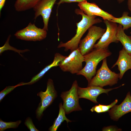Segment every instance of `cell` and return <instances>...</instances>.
I'll return each instance as SVG.
<instances>
[{"instance_id": "6da1fadb", "label": "cell", "mask_w": 131, "mask_h": 131, "mask_svg": "<svg viewBox=\"0 0 131 131\" xmlns=\"http://www.w3.org/2000/svg\"><path fill=\"white\" fill-rule=\"evenodd\" d=\"M75 12L77 15H81L82 18L80 22L76 23L77 29L75 36L65 43L61 42L58 46V48H64L65 51L70 50L71 52L78 49L81 39L87 30L94 24L102 21L96 16H90L86 14L80 9H75Z\"/></svg>"}, {"instance_id": "7a4b0ae2", "label": "cell", "mask_w": 131, "mask_h": 131, "mask_svg": "<svg viewBox=\"0 0 131 131\" xmlns=\"http://www.w3.org/2000/svg\"><path fill=\"white\" fill-rule=\"evenodd\" d=\"M111 54V53L108 48L94 49L84 56V62H85L86 65L76 74L84 76L89 83L96 74V69L98 64L101 61Z\"/></svg>"}, {"instance_id": "3957f363", "label": "cell", "mask_w": 131, "mask_h": 131, "mask_svg": "<svg viewBox=\"0 0 131 131\" xmlns=\"http://www.w3.org/2000/svg\"><path fill=\"white\" fill-rule=\"evenodd\" d=\"M119 77V74L113 72L109 68L106 58L103 60L101 66L95 75L88 83V86H111L117 83Z\"/></svg>"}, {"instance_id": "277c9868", "label": "cell", "mask_w": 131, "mask_h": 131, "mask_svg": "<svg viewBox=\"0 0 131 131\" xmlns=\"http://www.w3.org/2000/svg\"><path fill=\"white\" fill-rule=\"evenodd\" d=\"M84 57L78 48L71 52L68 56L59 63V66L63 72L77 74L83 68Z\"/></svg>"}, {"instance_id": "5b68a950", "label": "cell", "mask_w": 131, "mask_h": 131, "mask_svg": "<svg viewBox=\"0 0 131 131\" xmlns=\"http://www.w3.org/2000/svg\"><path fill=\"white\" fill-rule=\"evenodd\" d=\"M37 95L40 97L41 101L36 110V114L37 118L40 120L44 111L51 104L57 96V92L52 80L48 79L46 91H41L37 93Z\"/></svg>"}, {"instance_id": "8992f818", "label": "cell", "mask_w": 131, "mask_h": 131, "mask_svg": "<svg viewBox=\"0 0 131 131\" xmlns=\"http://www.w3.org/2000/svg\"><path fill=\"white\" fill-rule=\"evenodd\" d=\"M78 87L77 81L75 80L69 90L63 92L61 94L63 102V106L66 114L74 111L82 110L79 103Z\"/></svg>"}, {"instance_id": "52a82bcc", "label": "cell", "mask_w": 131, "mask_h": 131, "mask_svg": "<svg viewBox=\"0 0 131 131\" xmlns=\"http://www.w3.org/2000/svg\"><path fill=\"white\" fill-rule=\"evenodd\" d=\"M106 30L105 29L93 25L88 29L87 35L81 40L79 43L78 48L82 55L92 51L96 41L100 38Z\"/></svg>"}, {"instance_id": "ba28073f", "label": "cell", "mask_w": 131, "mask_h": 131, "mask_svg": "<svg viewBox=\"0 0 131 131\" xmlns=\"http://www.w3.org/2000/svg\"><path fill=\"white\" fill-rule=\"evenodd\" d=\"M47 31L36 26L30 22L24 28L18 31L14 35L17 39L22 40L35 41L45 39L47 36Z\"/></svg>"}, {"instance_id": "9c48e42d", "label": "cell", "mask_w": 131, "mask_h": 131, "mask_svg": "<svg viewBox=\"0 0 131 131\" xmlns=\"http://www.w3.org/2000/svg\"><path fill=\"white\" fill-rule=\"evenodd\" d=\"M106 29L99 41L94 45L93 48L96 49H104L108 48L111 43H117L119 41L116 36L118 26L116 23L105 20Z\"/></svg>"}, {"instance_id": "30bf717a", "label": "cell", "mask_w": 131, "mask_h": 131, "mask_svg": "<svg viewBox=\"0 0 131 131\" xmlns=\"http://www.w3.org/2000/svg\"><path fill=\"white\" fill-rule=\"evenodd\" d=\"M57 0H40L33 8L34 11V19L35 20L40 16L42 18L43 28L48 30V24L52 9Z\"/></svg>"}, {"instance_id": "8fae6325", "label": "cell", "mask_w": 131, "mask_h": 131, "mask_svg": "<svg viewBox=\"0 0 131 131\" xmlns=\"http://www.w3.org/2000/svg\"><path fill=\"white\" fill-rule=\"evenodd\" d=\"M123 84L119 87L112 88L104 89L97 86H90L85 88L78 86V93L79 98H84L88 99L95 103H98L97 98L98 96L102 93L108 94V92L114 89L118 88L123 85Z\"/></svg>"}, {"instance_id": "7c38bea8", "label": "cell", "mask_w": 131, "mask_h": 131, "mask_svg": "<svg viewBox=\"0 0 131 131\" xmlns=\"http://www.w3.org/2000/svg\"><path fill=\"white\" fill-rule=\"evenodd\" d=\"M78 5L80 9L86 14L90 16H98L104 20L110 21L115 17L102 10L95 3L85 1L79 3Z\"/></svg>"}, {"instance_id": "4fadbf2b", "label": "cell", "mask_w": 131, "mask_h": 131, "mask_svg": "<svg viewBox=\"0 0 131 131\" xmlns=\"http://www.w3.org/2000/svg\"><path fill=\"white\" fill-rule=\"evenodd\" d=\"M109 114L111 119L114 121H118L123 115L131 112V96L129 92L121 103L119 105H115L109 110Z\"/></svg>"}, {"instance_id": "5bb4252c", "label": "cell", "mask_w": 131, "mask_h": 131, "mask_svg": "<svg viewBox=\"0 0 131 131\" xmlns=\"http://www.w3.org/2000/svg\"><path fill=\"white\" fill-rule=\"evenodd\" d=\"M117 66L119 71V78H122L125 73L131 69V56L123 48L119 52L118 59L112 67V68Z\"/></svg>"}, {"instance_id": "9a60e30c", "label": "cell", "mask_w": 131, "mask_h": 131, "mask_svg": "<svg viewBox=\"0 0 131 131\" xmlns=\"http://www.w3.org/2000/svg\"><path fill=\"white\" fill-rule=\"evenodd\" d=\"M66 56H64L58 53H56L55 55L53 60L51 64L46 66L40 73L33 77L30 82L26 83L22 82V85H31L37 82L51 68L59 66L60 62Z\"/></svg>"}, {"instance_id": "2e32d148", "label": "cell", "mask_w": 131, "mask_h": 131, "mask_svg": "<svg viewBox=\"0 0 131 131\" xmlns=\"http://www.w3.org/2000/svg\"><path fill=\"white\" fill-rule=\"evenodd\" d=\"M116 36L125 50L128 53L131 54V37L126 34L122 26L120 24L118 25Z\"/></svg>"}, {"instance_id": "e0dca14e", "label": "cell", "mask_w": 131, "mask_h": 131, "mask_svg": "<svg viewBox=\"0 0 131 131\" xmlns=\"http://www.w3.org/2000/svg\"><path fill=\"white\" fill-rule=\"evenodd\" d=\"M40 0H16L14 6L18 12L25 11L33 7Z\"/></svg>"}, {"instance_id": "ac0fdd59", "label": "cell", "mask_w": 131, "mask_h": 131, "mask_svg": "<svg viewBox=\"0 0 131 131\" xmlns=\"http://www.w3.org/2000/svg\"><path fill=\"white\" fill-rule=\"evenodd\" d=\"M59 111L58 116L55 119L52 125L49 129L50 131H56L58 127L64 121H66L67 123L72 121L68 119L66 116V113L62 103L59 105Z\"/></svg>"}, {"instance_id": "d6986e66", "label": "cell", "mask_w": 131, "mask_h": 131, "mask_svg": "<svg viewBox=\"0 0 131 131\" xmlns=\"http://www.w3.org/2000/svg\"><path fill=\"white\" fill-rule=\"evenodd\" d=\"M129 13L124 12L121 17L116 18L111 20V22L117 23L121 25L123 29L124 30L131 27V17L128 16Z\"/></svg>"}, {"instance_id": "ffe728a7", "label": "cell", "mask_w": 131, "mask_h": 131, "mask_svg": "<svg viewBox=\"0 0 131 131\" xmlns=\"http://www.w3.org/2000/svg\"><path fill=\"white\" fill-rule=\"evenodd\" d=\"M118 99H116L113 102L109 105H105L99 104L93 107L90 110L92 112H95L98 113L108 111L111 108L116 105L118 102Z\"/></svg>"}, {"instance_id": "44dd1931", "label": "cell", "mask_w": 131, "mask_h": 131, "mask_svg": "<svg viewBox=\"0 0 131 131\" xmlns=\"http://www.w3.org/2000/svg\"><path fill=\"white\" fill-rule=\"evenodd\" d=\"M21 123L20 120L16 122H6L0 119V131H3L9 128H16Z\"/></svg>"}, {"instance_id": "7402d4cb", "label": "cell", "mask_w": 131, "mask_h": 131, "mask_svg": "<svg viewBox=\"0 0 131 131\" xmlns=\"http://www.w3.org/2000/svg\"><path fill=\"white\" fill-rule=\"evenodd\" d=\"M11 35H9L7 38V40L3 46L0 47V54H1L4 51L8 50H12L17 52L20 55L22 56L20 53H23L29 50L27 49L23 50H18L16 48L10 46L9 44V41Z\"/></svg>"}, {"instance_id": "603a6c76", "label": "cell", "mask_w": 131, "mask_h": 131, "mask_svg": "<svg viewBox=\"0 0 131 131\" xmlns=\"http://www.w3.org/2000/svg\"><path fill=\"white\" fill-rule=\"evenodd\" d=\"M22 86V82L14 86H8L6 87L0 92V102L4 97L9 93L16 87Z\"/></svg>"}, {"instance_id": "cb8c5ba5", "label": "cell", "mask_w": 131, "mask_h": 131, "mask_svg": "<svg viewBox=\"0 0 131 131\" xmlns=\"http://www.w3.org/2000/svg\"><path fill=\"white\" fill-rule=\"evenodd\" d=\"M24 123L30 131H39L35 127L32 119L29 117H28L26 119Z\"/></svg>"}, {"instance_id": "d4e9b609", "label": "cell", "mask_w": 131, "mask_h": 131, "mask_svg": "<svg viewBox=\"0 0 131 131\" xmlns=\"http://www.w3.org/2000/svg\"><path fill=\"white\" fill-rule=\"evenodd\" d=\"M87 0H60L57 3L58 6L60 5L61 4L64 3H70L73 2H81Z\"/></svg>"}, {"instance_id": "484cf974", "label": "cell", "mask_w": 131, "mask_h": 131, "mask_svg": "<svg viewBox=\"0 0 131 131\" xmlns=\"http://www.w3.org/2000/svg\"><path fill=\"white\" fill-rule=\"evenodd\" d=\"M102 130L104 131H121L122 130V129L119 128L116 126H111L104 127L102 129Z\"/></svg>"}, {"instance_id": "4316f807", "label": "cell", "mask_w": 131, "mask_h": 131, "mask_svg": "<svg viewBox=\"0 0 131 131\" xmlns=\"http://www.w3.org/2000/svg\"><path fill=\"white\" fill-rule=\"evenodd\" d=\"M6 0H0V15L2 8L3 7Z\"/></svg>"}, {"instance_id": "83f0119b", "label": "cell", "mask_w": 131, "mask_h": 131, "mask_svg": "<svg viewBox=\"0 0 131 131\" xmlns=\"http://www.w3.org/2000/svg\"><path fill=\"white\" fill-rule=\"evenodd\" d=\"M127 5L128 9L131 13V0H128Z\"/></svg>"}, {"instance_id": "f1b7e54d", "label": "cell", "mask_w": 131, "mask_h": 131, "mask_svg": "<svg viewBox=\"0 0 131 131\" xmlns=\"http://www.w3.org/2000/svg\"><path fill=\"white\" fill-rule=\"evenodd\" d=\"M125 0H117L119 3H122Z\"/></svg>"}, {"instance_id": "f546056e", "label": "cell", "mask_w": 131, "mask_h": 131, "mask_svg": "<svg viewBox=\"0 0 131 131\" xmlns=\"http://www.w3.org/2000/svg\"><path fill=\"white\" fill-rule=\"evenodd\" d=\"M130 33L131 34V32H130Z\"/></svg>"}, {"instance_id": "4dcf8cb0", "label": "cell", "mask_w": 131, "mask_h": 131, "mask_svg": "<svg viewBox=\"0 0 131 131\" xmlns=\"http://www.w3.org/2000/svg\"><path fill=\"white\" fill-rule=\"evenodd\" d=\"M130 54L131 55V54Z\"/></svg>"}, {"instance_id": "1f68e13d", "label": "cell", "mask_w": 131, "mask_h": 131, "mask_svg": "<svg viewBox=\"0 0 131 131\" xmlns=\"http://www.w3.org/2000/svg\"><path fill=\"white\" fill-rule=\"evenodd\" d=\"M130 37H131V36H130Z\"/></svg>"}]
</instances>
